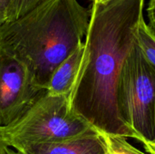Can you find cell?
<instances>
[{
    "mask_svg": "<svg viewBox=\"0 0 155 154\" xmlns=\"http://www.w3.org/2000/svg\"><path fill=\"white\" fill-rule=\"evenodd\" d=\"M144 0L92 4L71 109L98 133L137 140L121 119L116 91L122 68L137 42Z\"/></svg>",
    "mask_w": 155,
    "mask_h": 154,
    "instance_id": "cell-1",
    "label": "cell"
},
{
    "mask_svg": "<svg viewBox=\"0 0 155 154\" xmlns=\"http://www.w3.org/2000/svg\"><path fill=\"white\" fill-rule=\"evenodd\" d=\"M91 10L77 0H45L0 26V47L24 64L46 91L54 70L83 44Z\"/></svg>",
    "mask_w": 155,
    "mask_h": 154,
    "instance_id": "cell-2",
    "label": "cell"
},
{
    "mask_svg": "<svg viewBox=\"0 0 155 154\" xmlns=\"http://www.w3.org/2000/svg\"><path fill=\"white\" fill-rule=\"evenodd\" d=\"M3 131L8 146L20 152L31 145L66 141L96 130L71 109L68 96L45 91L16 123Z\"/></svg>",
    "mask_w": 155,
    "mask_h": 154,
    "instance_id": "cell-3",
    "label": "cell"
},
{
    "mask_svg": "<svg viewBox=\"0 0 155 154\" xmlns=\"http://www.w3.org/2000/svg\"><path fill=\"white\" fill-rule=\"evenodd\" d=\"M116 103L123 122L143 146L155 137V67L144 57L138 42L121 71Z\"/></svg>",
    "mask_w": 155,
    "mask_h": 154,
    "instance_id": "cell-4",
    "label": "cell"
},
{
    "mask_svg": "<svg viewBox=\"0 0 155 154\" xmlns=\"http://www.w3.org/2000/svg\"><path fill=\"white\" fill-rule=\"evenodd\" d=\"M45 92L26 66L0 47V128L16 123Z\"/></svg>",
    "mask_w": 155,
    "mask_h": 154,
    "instance_id": "cell-5",
    "label": "cell"
},
{
    "mask_svg": "<svg viewBox=\"0 0 155 154\" xmlns=\"http://www.w3.org/2000/svg\"><path fill=\"white\" fill-rule=\"evenodd\" d=\"M22 154H105L103 134L97 131L56 143H40L24 148Z\"/></svg>",
    "mask_w": 155,
    "mask_h": 154,
    "instance_id": "cell-6",
    "label": "cell"
},
{
    "mask_svg": "<svg viewBox=\"0 0 155 154\" xmlns=\"http://www.w3.org/2000/svg\"><path fill=\"white\" fill-rule=\"evenodd\" d=\"M84 55V43L54 70L46 92L52 95L70 96L75 84Z\"/></svg>",
    "mask_w": 155,
    "mask_h": 154,
    "instance_id": "cell-7",
    "label": "cell"
},
{
    "mask_svg": "<svg viewBox=\"0 0 155 154\" xmlns=\"http://www.w3.org/2000/svg\"><path fill=\"white\" fill-rule=\"evenodd\" d=\"M137 42L145 59L155 67V35L144 19L142 20L138 28Z\"/></svg>",
    "mask_w": 155,
    "mask_h": 154,
    "instance_id": "cell-8",
    "label": "cell"
},
{
    "mask_svg": "<svg viewBox=\"0 0 155 154\" xmlns=\"http://www.w3.org/2000/svg\"><path fill=\"white\" fill-rule=\"evenodd\" d=\"M105 143V154H146L133 146L123 136L103 134Z\"/></svg>",
    "mask_w": 155,
    "mask_h": 154,
    "instance_id": "cell-9",
    "label": "cell"
},
{
    "mask_svg": "<svg viewBox=\"0 0 155 154\" xmlns=\"http://www.w3.org/2000/svg\"><path fill=\"white\" fill-rule=\"evenodd\" d=\"M44 1L45 0H13L10 21L24 15Z\"/></svg>",
    "mask_w": 155,
    "mask_h": 154,
    "instance_id": "cell-10",
    "label": "cell"
},
{
    "mask_svg": "<svg viewBox=\"0 0 155 154\" xmlns=\"http://www.w3.org/2000/svg\"><path fill=\"white\" fill-rule=\"evenodd\" d=\"M13 0H0V26L10 21Z\"/></svg>",
    "mask_w": 155,
    "mask_h": 154,
    "instance_id": "cell-11",
    "label": "cell"
},
{
    "mask_svg": "<svg viewBox=\"0 0 155 154\" xmlns=\"http://www.w3.org/2000/svg\"><path fill=\"white\" fill-rule=\"evenodd\" d=\"M147 15L149 18V28L155 35V0H149L147 7Z\"/></svg>",
    "mask_w": 155,
    "mask_h": 154,
    "instance_id": "cell-12",
    "label": "cell"
},
{
    "mask_svg": "<svg viewBox=\"0 0 155 154\" xmlns=\"http://www.w3.org/2000/svg\"><path fill=\"white\" fill-rule=\"evenodd\" d=\"M9 146L5 142L3 128H0V154H8Z\"/></svg>",
    "mask_w": 155,
    "mask_h": 154,
    "instance_id": "cell-13",
    "label": "cell"
},
{
    "mask_svg": "<svg viewBox=\"0 0 155 154\" xmlns=\"http://www.w3.org/2000/svg\"><path fill=\"white\" fill-rule=\"evenodd\" d=\"M143 147H144V149L146 150V152L148 153L155 154V137L153 142H151L150 143H148L147 145H145Z\"/></svg>",
    "mask_w": 155,
    "mask_h": 154,
    "instance_id": "cell-14",
    "label": "cell"
},
{
    "mask_svg": "<svg viewBox=\"0 0 155 154\" xmlns=\"http://www.w3.org/2000/svg\"><path fill=\"white\" fill-rule=\"evenodd\" d=\"M93 4H104V3H107V2H110V1H113V0H90Z\"/></svg>",
    "mask_w": 155,
    "mask_h": 154,
    "instance_id": "cell-15",
    "label": "cell"
},
{
    "mask_svg": "<svg viewBox=\"0 0 155 154\" xmlns=\"http://www.w3.org/2000/svg\"><path fill=\"white\" fill-rule=\"evenodd\" d=\"M8 154H22V153H20V152H14V151H12V150H9Z\"/></svg>",
    "mask_w": 155,
    "mask_h": 154,
    "instance_id": "cell-16",
    "label": "cell"
}]
</instances>
